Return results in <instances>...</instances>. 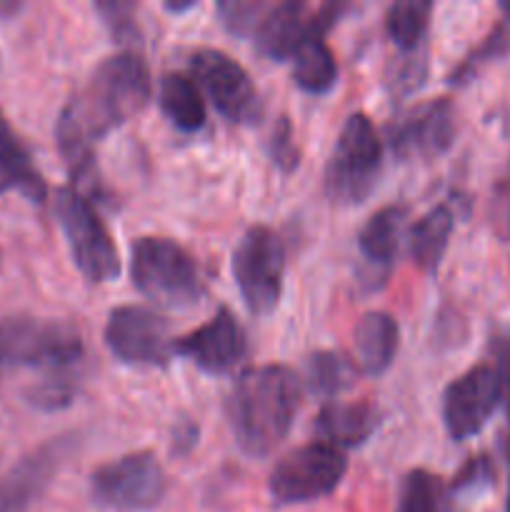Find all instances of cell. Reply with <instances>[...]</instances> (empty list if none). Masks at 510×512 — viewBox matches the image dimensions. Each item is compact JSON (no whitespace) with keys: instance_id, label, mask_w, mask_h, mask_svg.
<instances>
[{"instance_id":"cell-19","label":"cell","mask_w":510,"mask_h":512,"mask_svg":"<svg viewBox=\"0 0 510 512\" xmlns=\"http://www.w3.org/2000/svg\"><path fill=\"white\" fill-rule=\"evenodd\" d=\"M453 228L455 215L448 203H440L435 205V208H430L428 213H425L423 218H418V223L410 228V255H413V263L418 265L423 273H438L445 250H448Z\"/></svg>"},{"instance_id":"cell-36","label":"cell","mask_w":510,"mask_h":512,"mask_svg":"<svg viewBox=\"0 0 510 512\" xmlns=\"http://www.w3.org/2000/svg\"><path fill=\"white\" fill-rule=\"evenodd\" d=\"M193 5L195 3H168V5H165V8H168L170 13H185V10H190V8H193Z\"/></svg>"},{"instance_id":"cell-21","label":"cell","mask_w":510,"mask_h":512,"mask_svg":"<svg viewBox=\"0 0 510 512\" xmlns=\"http://www.w3.org/2000/svg\"><path fill=\"white\" fill-rule=\"evenodd\" d=\"M408 205H385L368 218L358 233V250L373 265H390L398 255Z\"/></svg>"},{"instance_id":"cell-33","label":"cell","mask_w":510,"mask_h":512,"mask_svg":"<svg viewBox=\"0 0 510 512\" xmlns=\"http://www.w3.org/2000/svg\"><path fill=\"white\" fill-rule=\"evenodd\" d=\"M495 228L505 240H510V180L495 193Z\"/></svg>"},{"instance_id":"cell-7","label":"cell","mask_w":510,"mask_h":512,"mask_svg":"<svg viewBox=\"0 0 510 512\" xmlns=\"http://www.w3.org/2000/svg\"><path fill=\"white\" fill-rule=\"evenodd\" d=\"M233 278L255 318L275 313L285 285V245L268 225H253L233 250Z\"/></svg>"},{"instance_id":"cell-6","label":"cell","mask_w":510,"mask_h":512,"mask_svg":"<svg viewBox=\"0 0 510 512\" xmlns=\"http://www.w3.org/2000/svg\"><path fill=\"white\" fill-rule=\"evenodd\" d=\"M53 210L80 275L93 285L118 278L120 255L115 240L85 195L78 188H58Z\"/></svg>"},{"instance_id":"cell-34","label":"cell","mask_w":510,"mask_h":512,"mask_svg":"<svg viewBox=\"0 0 510 512\" xmlns=\"http://www.w3.org/2000/svg\"><path fill=\"white\" fill-rule=\"evenodd\" d=\"M198 443V425L195 423H180L178 428L173 430V453H190Z\"/></svg>"},{"instance_id":"cell-25","label":"cell","mask_w":510,"mask_h":512,"mask_svg":"<svg viewBox=\"0 0 510 512\" xmlns=\"http://www.w3.org/2000/svg\"><path fill=\"white\" fill-rule=\"evenodd\" d=\"M448 490L443 480L423 468L410 470L398 490V508L395 512H445Z\"/></svg>"},{"instance_id":"cell-1","label":"cell","mask_w":510,"mask_h":512,"mask_svg":"<svg viewBox=\"0 0 510 512\" xmlns=\"http://www.w3.org/2000/svg\"><path fill=\"white\" fill-rule=\"evenodd\" d=\"M153 95L148 63L135 50H123L95 68L88 85L70 100L58 118V148L75 178L93 175V148L128 123Z\"/></svg>"},{"instance_id":"cell-29","label":"cell","mask_w":510,"mask_h":512,"mask_svg":"<svg viewBox=\"0 0 510 512\" xmlns=\"http://www.w3.org/2000/svg\"><path fill=\"white\" fill-rule=\"evenodd\" d=\"M100 20L105 23V28L110 30V35L115 38V43L123 45H135L140 43V28L138 20H135V5L133 3H120V0H100L95 3Z\"/></svg>"},{"instance_id":"cell-23","label":"cell","mask_w":510,"mask_h":512,"mask_svg":"<svg viewBox=\"0 0 510 512\" xmlns=\"http://www.w3.org/2000/svg\"><path fill=\"white\" fill-rule=\"evenodd\" d=\"M430 13H433V3H425V0H403V3H393L388 8L385 30L395 48L403 50V55L423 53Z\"/></svg>"},{"instance_id":"cell-8","label":"cell","mask_w":510,"mask_h":512,"mask_svg":"<svg viewBox=\"0 0 510 512\" xmlns=\"http://www.w3.org/2000/svg\"><path fill=\"white\" fill-rule=\"evenodd\" d=\"M168 475L148 450L128 453L100 465L90 475V498L100 508L115 512H145L163 503Z\"/></svg>"},{"instance_id":"cell-14","label":"cell","mask_w":510,"mask_h":512,"mask_svg":"<svg viewBox=\"0 0 510 512\" xmlns=\"http://www.w3.org/2000/svg\"><path fill=\"white\" fill-rule=\"evenodd\" d=\"M458 133V115L453 100L438 98L418 105L388 125L390 150L400 160H433L448 153Z\"/></svg>"},{"instance_id":"cell-3","label":"cell","mask_w":510,"mask_h":512,"mask_svg":"<svg viewBox=\"0 0 510 512\" xmlns=\"http://www.w3.org/2000/svg\"><path fill=\"white\" fill-rule=\"evenodd\" d=\"M505 405L510 423V333L490 340V360L453 380L443 393V423L455 443L473 438Z\"/></svg>"},{"instance_id":"cell-2","label":"cell","mask_w":510,"mask_h":512,"mask_svg":"<svg viewBox=\"0 0 510 512\" xmlns=\"http://www.w3.org/2000/svg\"><path fill=\"white\" fill-rule=\"evenodd\" d=\"M300 410V380L285 365H255L243 370L225 400L235 443L250 458L273 453Z\"/></svg>"},{"instance_id":"cell-31","label":"cell","mask_w":510,"mask_h":512,"mask_svg":"<svg viewBox=\"0 0 510 512\" xmlns=\"http://www.w3.org/2000/svg\"><path fill=\"white\" fill-rule=\"evenodd\" d=\"M495 483V468L493 460L488 455H475L468 463L460 468V473L455 475L453 485H450V493L453 495H470L480 493V490L490 488Z\"/></svg>"},{"instance_id":"cell-16","label":"cell","mask_w":510,"mask_h":512,"mask_svg":"<svg viewBox=\"0 0 510 512\" xmlns=\"http://www.w3.org/2000/svg\"><path fill=\"white\" fill-rule=\"evenodd\" d=\"M380 425V410L368 400L338 403L330 400L315 418V435L338 450H353L368 443Z\"/></svg>"},{"instance_id":"cell-9","label":"cell","mask_w":510,"mask_h":512,"mask_svg":"<svg viewBox=\"0 0 510 512\" xmlns=\"http://www.w3.org/2000/svg\"><path fill=\"white\" fill-rule=\"evenodd\" d=\"M348 473V458L343 450L313 440L290 450L273 468L268 480L270 498L275 505H303L328 498Z\"/></svg>"},{"instance_id":"cell-39","label":"cell","mask_w":510,"mask_h":512,"mask_svg":"<svg viewBox=\"0 0 510 512\" xmlns=\"http://www.w3.org/2000/svg\"><path fill=\"white\" fill-rule=\"evenodd\" d=\"M0 265H3V250H0Z\"/></svg>"},{"instance_id":"cell-5","label":"cell","mask_w":510,"mask_h":512,"mask_svg":"<svg viewBox=\"0 0 510 512\" xmlns=\"http://www.w3.org/2000/svg\"><path fill=\"white\" fill-rule=\"evenodd\" d=\"M380 173L383 140L368 115L353 113L340 128L325 165V195L335 205H360L370 198Z\"/></svg>"},{"instance_id":"cell-37","label":"cell","mask_w":510,"mask_h":512,"mask_svg":"<svg viewBox=\"0 0 510 512\" xmlns=\"http://www.w3.org/2000/svg\"><path fill=\"white\" fill-rule=\"evenodd\" d=\"M5 370H13V368H10V360H8V355H5L3 343H0V375H3Z\"/></svg>"},{"instance_id":"cell-4","label":"cell","mask_w":510,"mask_h":512,"mask_svg":"<svg viewBox=\"0 0 510 512\" xmlns=\"http://www.w3.org/2000/svg\"><path fill=\"white\" fill-rule=\"evenodd\" d=\"M130 278L153 303L193 308L203 300L205 280L193 255L170 238H138L130 245Z\"/></svg>"},{"instance_id":"cell-22","label":"cell","mask_w":510,"mask_h":512,"mask_svg":"<svg viewBox=\"0 0 510 512\" xmlns=\"http://www.w3.org/2000/svg\"><path fill=\"white\" fill-rule=\"evenodd\" d=\"M293 83L308 95H325L338 83V63L323 38L300 45L293 55Z\"/></svg>"},{"instance_id":"cell-10","label":"cell","mask_w":510,"mask_h":512,"mask_svg":"<svg viewBox=\"0 0 510 512\" xmlns=\"http://www.w3.org/2000/svg\"><path fill=\"white\" fill-rule=\"evenodd\" d=\"M188 68L200 93L208 95L213 108L225 120L238 125L258 123L263 115V100L253 78L238 60L223 50L198 48L190 53Z\"/></svg>"},{"instance_id":"cell-12","label":"cell","mask_w":510,"mask_h":512,"mask_svg":"<svg viewBox=\"0 0 510 512\" xmlns=\"http://www.w3.org/2000/svg\"><path fill=\"white\" fill-rule=\"evenodd\" d=\"M348 10V5L328 3L323 8L313 10L305 3H270L268 13L260 20L253 40L263 55L273 60H293L300 45L313 38H323L340 15Z\"/></svg>"},{"instance_id":"cell-20","label":"cell","mask_w":510,"mask_h":512,"mask_svg":"<svg viewBox=\"0 0 510 512\" xmlns=\"http://www.w3.org/2000/svg\"><path fill=\"white\" fill-rule=\"evenodd\" d=\"M158 103L165 118L183 133H195L205 125V100L190 75L165 73L160 78Z\"/></svg>"},{"instance_id":"cell-17","label":"cell","mask_w":510,"mask_h":512,"mask_svg":"<svg viewBox=\"0 0 510 512\" xmlns=\"http://www.w3.org/2000/svg\"><path fill=\"white\" fill-rule=\"evenodd\" d=\"M400 345L398 320L383 310L365 313L353 330L355 363L360 373L383 375L393 365Z\"/></svg>"},{"instance_id":"cell-30","label":"cell","mask_w":510,"mask_h":512,"mask_svg":"<svg viewBox=\"0 0 510 512\" xmlns=\"http://www.w3.org/2000/svg\"><path fill=\"white\" fill-rule=\"evenodd\" d=\"M268 150H270V160H273V165L280 170V173L288 175L300 165V153H298V145H295L293 125H290V120L285 118V115L275 123L273 133H270Z\"/></svg>"},{"instance_id":"cell-13","label":"cell","mask_w":510,"mask_h":512,"mask_svg":"<svg viewBox=\"0 0 510 512\" xmlns=\"http://www.w3.org/2000/svg\"><path fill=\"white\" fill-rule=\"evenodd\" d=\"M78 445V433H63L25 453L0 480V512H30Z\"/></svg>"},{"instance_id":"cell-32","label":"cell","mask_w":510,"mask_h":512,"mask_svg":"<svg viewBox=\"0 0 510 512\" xmlns=\"http://www.w3.org/2000/svg\"><path fill=\"white\" fill-rule=\"evenodd\" d=\"M428 55L423 53H415V55H405L400 63L393 65L390 70V88H393V95L403 98V95H410L413 90H418L423 85L425 75H428Z\"/></svg>"},{"instance_id":"cell-28","label":"cell","mask_w":510,"mask_h":512,"mask_svg":"<svg viewBox=\"0 0 510 512\" xmlns=\"http://www.w3.org/2000/svg\"><path fill=\"white\" fill-rule=\"evenodd\" d=\"M268 8L270 3H258V0H225L218 3V15L228 33L253 38Z\"/></svg>"},{"instance_id":"cell-27","label":"cell","mask_w":510,"mask_h":512,"mask_svg":"<svg viewBox=\"0 0 510 512\" xmlns=\"http://www.w3.org/2000/svg\"><path fill=\"white\" fill-rule=\"evenodd\" d=\"M510 50V20H503V23L495 25L488 33V38H483V43L475 50H470L463 58V63L453 70L450 75V83L453 85H465L490 63V60L500 58Z\"/></svg>"},{"instance_id":"cell-15","label":"cell","mask_w":510,"mask_h":512,"mask_svg":"<svg viewBox=\"0 0 510 512\" xmlns=\"http://www.w3.org/2000/svg\"><path fill=\"white\" fill-rule=\"evenodd\" d=\"M173 353L203 373L225 375L245 360L248 338L235 315L228 308H218L208 323L175 340Z\"/></svg>"},{"instance_id":"cell-11","label":"cell","mask_w":510,"mask_h":512,"mask_svg":"<svg viewBox=\"0 0 510 512\" xmlns=\"http://www.w3.org/2000/svg\"><path fill=\"white\" fill-rule=\"evenodd\" d=\"M103 335L110 353L125 365L165 368L175 355L168 320L140 305H120L110 310Z\"/></svg>"},{"instance_id":"cell-18","label":"cell","mask_w":510,"mask_h":512,"mask_svg":"<svg viewBox=\"0 0 510 512\" xmlns=\"http://www.w3.org/2000/svg\"><path fill=\"white\" fill-rule=\"evenodd\" d=\"M10 190L25 195L33 203H45L48 198V185L43 175L38 173L30 153L0 110V193H10Z\"/></svg>"},{"instance_id":"cell-24","label":"cell","mask_w":510,"mask_h":512,"mask_svg":"<svg viewBox=\"0 0 510 512\" xmlns=\"http://www.w3.org/2000/svg\"><path fill=\"white\" fill-rule=\"evenodd\" d=\"M355 365L345 355L333 350H318L305 363V378H308L310 393L320 398H335L348 390L355 380Z\"/></svg>"},{"instance_id":"cell-38","label":"cell","mask_w":510,"mask_h":512,"mask_svg":"<svg viewBox=\"0 0 510 512\" xmlns=\"http://www.w3.org/2000/svg\"><path fill=\"white\" fill-rule=\"evenodd\" d=\"M500 10H503V13H505V20H510V0L500 3Z\"/></svg>"},{"instance_id":"cell-26","label":"cell","mask_w":510,"mask_h":512,"mask_svg":"<svg viewBox=\"0 0 510 512\" xmlns=\"http://www.w3.org/2000/svg\"><path fill=\"white\" fill-rule=\"evenodd\" d=\"M75 395H78V375H75V368L48 373V378L25 390V400L33 408L43 410V413H55V410L68 408V405H73Z\"/></svg>"},{"instance_id":"cell-35","label":"cell","mask_w":510,"mask_h":512,"mask_svg":"<svg viewBox=\"0 0 510 512\" xmlns=\"http://www.w3.org/2000/svg\"><path fill=\"white\" fill-rule=\"evenodd\" d=\"M505 460H508V493H505V512H510V430L505 440Z\"/></svg>"}]
</instances>
